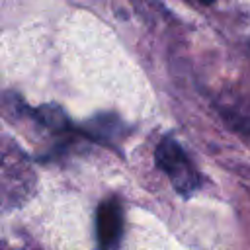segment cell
Segmentation results:
<instances>
[{
	"label": "cell",
	"instance_id": "cell-1",
	"mask_svg": "<svg viewBox=\"0 0 250 250\" xmlns=\"http://www.w3.org/2000/svg\"><path fill=\"white\" fill-rule=\"evenodd\" d=\"M154 160L180 195L189 197L195 189H199L201 176L193 166L191 158L186 154V150L174 137H164L158 143L154 150Z\"/></svg>",
	"mask_w": 250,
	"mask_h": 250
},
{
	"label": "cell",
	"instance_id": "cell-2",
	"mask_svg": "<svg viewBox=\"0 0 250 250\" xmlns=\"http://www.w3.org/2000/svg\"><path fill=\"white\" fill-rule=\"evenodd\" d=\"M123 234V211L115 199H104L96 209V238L102 248H113Z\"/></svg>",
	"mask_w": 250,
	"mask_h": 250
}]
</instances>
